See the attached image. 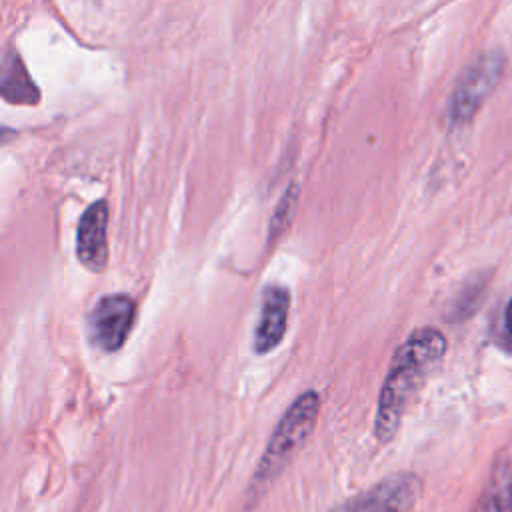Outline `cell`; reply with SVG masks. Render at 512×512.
I'll return each instance as SVG.
<instances>
[{"instance_id": "obj_1", "label": "cell", "mask_w": 512, "mask_h": 512, "mask_svg": "<svg viewBox=\"0 0 512 512\" xmlns=\"http://www.w3.org/2000/svg\"><path fill=\"white\" fill-rule=\"evenodd\" d=\"M446 348V336L430 326L414 330L398 346L376 404L374 436L378 442H390L394 438L410 400L420 390L428 374L440 364Z\"/></svg>"}, {"instance_id": "obj_2", "label": "cell", "mask_w": 512, "mask_h": 512, "mask_svg": "<svg viewBox=\"0 0 512 512\" xmlns=\"http://www.w3.org/2000/svg\"><path fill=\"white\" fill-rule=\"evenodd\" d=\"M320 414V396L316 390L302 392L276 424L268 446L254 470L250 482V500H258L270 482L284 470L294 452L306 442Z\"/></svg>"}, {"instance_id": "obj_3", "label": "cell", "mask_w": 512, "mask_h": 512, "mask_svg": "<svg viewBox=\"0 0 512 512\" xmlns=\"http://www.w3.org/2000/svg\"><path fill=\"white\" fill-rule=\"evenodd\" d=\"M508 58L500 48L480 52L458 76L448 100V124L460 128L468 124L492 96L506 74Z\"/></svg>"}, {"instance_id": "obj_4", "label": "cell", "mask_w": 512, "mask_h": 512, "mask_svg": "<svg viewBox=\"0 0 512 512\" xmlns=\"http://www.w3.org/2000/svg\"><path fill=\"white\" fill-rule=\"evenodd\" d=\"M420 490L422 482L416 474L396 472L350 498L334 512H412Z\"/></svg>"}, {"instance_id": "obj_5", "label": "cell", "mask_w": 512, "mask_h": 512, "mask_svg": "<svg viewBox=\"0 0 512 512\" xmlns=\"http://www.w3.org/2000/svg\"><path fill=\"white\" fill-rule=\"evenodd\" d=\"M136 304L128 294L102 296L88 316V336L104 352L118 350L134 324Z\"/></svg>"}, {"instance_id": "obj_6", "label": "cell", "mask_w": 512, "mask_h": 512, "mask_svg": "<svg viewBox=\"0 0 512 512\" xmlns=\"http://www.w3.org/2000/svg\"><path fill=\"white\" fill-rule=\"evenodd\" d=\"M108 204L104 200L92 202L80 216L76 228V258L90 270L100 272L108 260Z\"/></svg>"}, {"instance_id": "obj_7", "label": "cell", "mask_w": 512, "mask_h": 512, "mask_svg": "<svg viewBox=\"0 0 512 512\" xmlns=\"http://www.w3.org/2000/svg\"><path fill=\"white\" fill-rule=\"evenodd\" d=\"M288 310V290L280 284H268L262 292L260 318L254 332V350L258 354H268L282 342L288 328Z\"/></svg>"}, {"instance_id": "obj_8", "label": "cell", "mask_w": 512, "mask_h": 512, "mask_svg": "<svg viewBox=\"0 0 512 512\" xmlns=\"http://www.w3.org/2000/svg\"><path fill=\"white\" fill-rule=\"evenodd\" d=\"M474 512H512V460L498 454Z\"/></svg>"}, {"instance_id": "obj_9", "label": "cell", "mask_w": 512, "mask_h": 512, "mask_svg": "<svg viewBox=\"0 0 512 512\" xmlns=\"http://www.w3.org/2000/svg\"><path fill=\"white\" fill-rule=\"evenodd\" d=\"M2 96L14 104H34L38 100V88L30 80L20 56L16 52H6L2 60Z\"/></svg>"}, {"instance_id": "obj_10", "label": "cell", "mask_w": 512, "mask_h": 512, "mask_svg": "<svg viewBox=\"0 0 512 512\" xmlns=\"http://www.w3.org/2000/svg\"><path fill=\"white\" fill-rule=\"evenodd\" d=\"M488 280L486 278H474L470 280L452 300L446 318L452 322H460L466 320L468 316H472L476 312V308L480 306L482 298H484V290H486Z\"/></svg>"}, {"instance_id": "obj_11", "label": "cell", "mask_w": 512, "mask_h": 512, "mask_svg": "<svg viewBox=\"0 0 512 512\" xmlns=\"http://www.w3.org/2000/svg\"><path fill=\"white\" fill-rule=\"evenodd\" d=\"M296 196H298V190L296 186H290L282 200L278 202L274 214H272V220H270V238H276L278 234H282V230L286 228V224L290 222V216L294 212V206H296Z\"/></svg>"}, {"instance_id": "obj_12", "label": "cell", "mask_w": 512, "mask_h": 512, "mask_svg": "<svg viewBox=\"0 0 512 512\" xmlns=\"http://www.w3.org/2000/svg\"><path fill=\"white\" fill-rule=\"evenodd\" d=\"M504 324H506V330L512 334V298H510V302L506 304V312H504Z\"/></svg>"}]
</instances>
